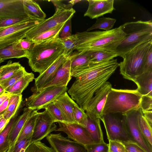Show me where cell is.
Returning a JSON list of instances; mask_svg holds the SVG:
<instances>
[{
  "label": "cell",
  "mask_w": 152,
  "mask_h": 152,
  "mask_svg": "<svg viewBox=\"0 0 152 152\" xmlns=\"http://www.w3.org/2000/svg\"><path fill=\"white\" fill-rule=\"evenodd\" d=\"M112 88L110 83L107 81L95 93L85 111L88 116L100 119L107 95Z\"/></svg>",
  "instance_id": "12"
},
{
  "label": "cell",
  "mask_w": 152,
  "mask_h": 152,
  "mask_svg": "<svg viewBox=\"0 0 152 152\" xmlns=\"http://www.w3.org/2000/svg\"><path fill=\"white\" fill-rule=\"evenodd\" d=\"M100 119L104 125L108 140L116 141L122 143L132 142L122 118H120L112 113H107L103 114Z\"/></svg>",
  "instance_id": "10"
},
{
  "label": "cell",
  "mask_w": 152,
  "mask_h": 152,
  "mask_svg": "<svg viewBox=\"0 0 152 152\" xmlns=\"http://www.w3.org/2000/svg\"><path fill=\"white\" fill-rule=\"evenodd\" d=\"M4 61L2 60L1 58H0V64H1L4 62Z\"/></svg>",
  "instance_id": "56"
},
{
  "label": "cell",
  "mask_w": 152,
  "mask_h": 152,
  "mask_svg": "<svg viewBox=\"0 0 152 152\" xmlns=\"http://www.w3.org/2000/svg\"><path fill=\"white\" fill-rule=\"evenodd\" d=\"M1 67H0V73L1 72Z\"/></svg>",
  "instance_id": "58"
},
{
  "label": "cell",
  "mask_w": 152,
  "mask_h": 152,
  "mask_svg": "<svg viewBox=\"0 0 152 152\" xmlns=\"http://www.w3.org/2000/svg\"><path fill=\"white\" fill-rule=\"evenodd\" d=\"M73 56V53H72L58 68L53 79L44 86L40 90L50 86L67 87L72 77L70 67Z\"/></svg>",
  "instance_id": "16"
},
{
  "label": "cell",
  "mask_w": 152,
  "mask_h": 152,
  "mask_svg": "<svg viewBox=\"0 0 152 152\" xmlns=\"http://www.w3.org/2000/svg\"><path fill=\"white\" fill-rule=\"evenodd\" d=\"M139 128L143 136L152 148V128L143 115L140 109L138 117Z\"/></svg>",
  "instance_id": "31"
},
{
  "label": "cell",
  "mask_w": 152,
  "mask_h": 152,
  "mask_svg": "<svg viewBox=\"0 0 152 152\" xmlns=\"http://www.w3.org/2000/svg\"><path fill=\"white\" fill-rule=\"evenodd\" d=\"M57 129V126L52 117L46 110L43 112H39L31 136V143L40 141L51 132L56 131Z\"/></svg>",
  "instance_id": "13"
},
{
  "label": "cell",
  "mask_w": 152,
  "mask_h": 152,
  "mask_svg": "<svg viewBox=\"0 0 152 152\" xmlns=\"http://www.w3.org/2000/svg\"><path fill=\"white\" fill-rule=\"evenodd\" d=\"M11 95L8 93L5 92L0 96V106L4 101L9 98Z\"/></svg>",
  "instance_id": "53"
},
{
  "label": "cell",
  "mask_w": 152,
  "mask_h": 152,
  "mask_svg": "<svg viewBox=\"0 0 152 152\" xmlns=\"http://www.w3.org/2000/svg\"><path fill=\"white\" fill-rule=\"evenodd\" d=\"M60 39L64 47L62 55L69 56L75 50L77 40L76 35L72 34L69 37Z\"/></svg>",
  "instance_id": "36"
},
{
  "label": "cell",
  "mask_w": 152,
  "mask_h": 152,
  "mask_svg": "<svg viewBox=\"0 0 152 152\" xmlns=\"http://www.w3.org/2000/svg\"><path fill=\"white\" fill-rule=\"evenodd\" d=\"M68 56L62 55L47 69L34 78V85L31 89L33 94L39 91L53 79L58 68Z\"/></svg>",
  "instance_id": "18"
},
{
  "label": "cell",
  "mask_w": 152,
  "mask_h": 152,
  "mask_svg": "<svg viewBox=\"0 0 152 152\" xmlns=\"http://www.w3.org/2000/svg\"><path fill=\"white\" fill-rule=\"evenodd\" d=\"M9 98L6 99L0 106V115H3L9 104Z\"/></svg>",
  "instance_id": "51"
},
{
  "label": "cell",
  "mask_w": 152,
  "mask_h": 152,
  "mask_svg": "<svg viewBox=\"0 0 152 152\" xmlns=\"http://www.w3.org/2000/svg\"><path fill=\"white\" fill-rule=\"evenodd\" d=\"M67 89V87L65 86L47 87L33 94L27 98L26 106L33 111L45 109L48 104L54 102L61 95L66 92Z\"/></svg>",
  "instance_id": "8"
},
{
  "label": "cell",
  "mask_w": 152,
  "mask_h": 152,
  "mask_svg": "<svg viewBox=\"0 0 152 152\" xmlns=\"http://www.w3.org/2000/svg\"><path fill=\"white\" fill-rule=\"evenodd\" d=\"M46 137L56 152H87L85 146L67 139L60 133L50 134Z\"/></svg>",
  "instance_id": "14"
},
{
  "label": "cell",
  "mask_w": 152,
  "mask_h": 152,
  "mask_svg": "<svg viewBox=\"0 0 152 152\" xmlns=\"http://www.w3.org/2000/svg\"><path fill=\"white\" fill-rule=\"evenodd\" d=\"M100 121V119L88 116L87 122L85 128L95 143L104 141Z\"/></svg>",
  "instance_id": "23"
},
{
  "label": "cell",
  "mask_w": 152,
  "mask_h": 152,
  "mask_svg": "<svg viewBox=\"0 0 152 152\" xmlns=\"http://www.w3.org/2000/svg\"><path fill=\"white\" fill-rule=\"evenodd\" d=\"M1 28H0V29Z\"/></svg>",
  "instance_id": "59"
},
{
  "label": "cell",
  "mask_w": 152,
  "mask_h": 152,
  "mask_svg": "<svg viewBox=\"0 0 152 152\" xmlns=\"http://www.w3.org/2000/svg\"><path fill=\"white\" fill-rule=\"evenodd\" d=\"M121 26L126 35L114 52L117 56L123 58L138 45L152 40L151 20L126 22Z\"/></svg>",
  "instance_id": "4"
},
{
  "label": "cell",
  "mask_w": 152,
  "mask_h": 152,
  "mask_svg": "<svg viewBox=\"0 0 152 152\" xmlns=\"http://www.w3.org/2000/svg\"><path fill=\"white\" fill-rule=\"evenodd\" d=\"M142 96L136 89L112 88L107 95L102 114L119 113L124 115L139 110Z\"/></svg>",
  "instance_id": "5"
},
{
  "label": "cell",
  "mask_w": 152,
  "mask_h": 152,
  "mask_svg": "<svg viewBox=\"0 0 152 152\" xmlns=\"http://www.w3.org/2000/svg\"><path fill=\"white\" fill-rule=\"evenodd\" d=\"M34 78V75L33 73L27 72L13 85L6 89L5 92L11 95H20Z\"/></svg>",
  "instance_id": "24"
},
{
  "label": "cell",
  "mask_w": 152,
  "mask_h": 152,
  "mask_svg": "<svg viewBox=\"0 0 152 152\" xmlns=\"http://www.w3.org/2000/svg\"><path fill=\"white\" fill-rule=\"evenodd\" d=\"M116 21V20L110 18L102 17L96 19L95 23L88 28L87 31L95 29H100L108 31L112 29Z\"/></svg>",
  "instance_id": "34"
},
{
  "label": "cell",
  "mask_w": 152,
  "mask_h": 152,
  "mask_svg": "<svg viewBox=\"0 0 152 152\" xmlns=\"http://www.w3.org/2000/svg\"><path fill=\"white\" fill-rule=\"evenodd\" d=\"M23 5L29 16L31 18L44 20L46 15L39 4L33 0H23Z\"/></svg>",
  "instance_id": "28"
},
{
  "label": "cell",
  "mask_w": 152,
  "mask_h": 152,
  "mask_svg": "<svg viewBox=\"0 0 152 152\" xmlns=\"http://www.w3.org/2000/svg\"><path fill=\"white\" fill-rule=\"evenodd\" d=\"M90 58L88 52L73 53L72 60L70 71L71 74L74 72L79 70L90 64Z\"/></svg>",
  "instance_id": "25"
},
{
  "label": "cell",
  "mask_w": 152,
  "mask_h": 152,
  "mask_svg": "<svg viewBox=\"0 0 152 152\" xmlns=\"http://www.w3.org/2000/svg\"><path fill=\"white\" fill-rule=\"evenodd\" d=\"M3 117V115H0V120Z\"/></svg>",
  "instance_id": "57"
},
{
  "label": "cell",
  "mask_w": 152,
  "mask_h": 152,
  "mask_svg": "<svg viewBox=\"0 0 152 152\" xmlns=\"http://www.w3.org/2000/svg\"><path fill=\"white\" fill-rule=\"evenodd\" d=\"M22 66L19 62L12 63L9 61L7 64L1 66V71L0 74V83L4 81L18 72Z\"/></svg>",
  "instance_id": "32"
},
{
  "label": "cell",
  "mask_w": 152,
  "mask_h": 152,
  "mask_svg": "<svg viewBox=\"0 0 152 152\" xmlns=\"http://www.w3.org/2000/svg\"><path fill=\"white\" fill-rule=\"evenodd\" d=\"M28 50L17 49L13 44L0 49V58L4 61L14 58H28Z\"/></svg>",
  "instance_id": "27"
},
{
  "label": "cell",
  "mask_w": 152,
  "mask_h": 152,
  "mask_svg": "<svg viewBox=\"0 0 152 152\" xmlns=\"http://www.w3.org/2000/svg\"><path fill=\"white\" fill-rule=\"evenodd\" d=\"M74 117L76 123L85 128L88 120V116L76 103L74 105Z\"/></svg>",
  "instance_id": "38"
},
{
  "label": "cell",
  "mask_w": 152,
  "mask_h": 152,
  "mask_svg": "<svg viewBox=\"0 0 152 152\" xmlns=\"http://www.w3.org/2000/svg\"><path fill=\"white\" fill-rule=\"evenodd\" d=\"M5 92V90L0 84V96Z\"/></svg>",
  "instance_id": "54"
},
{
  "label": "cell",
  "mask_w": 152,
  "mask_h": 152,
  "mask_svg": "<svg viewBox=\"0 0 152 152\" xmlns=\"http://www.w3.org/2000/svg\"><path fill=\"white\" fill-rule=\"evenodd\" d=\"M44 20L29 18L19 23L1 28L0 49L25 38L26 34L30 30L42 23Z\"/></svg>",
  "instance_id": "7"
},
{
  "label": "cell",
  "mask_w": 152,
  "mask_h": 152,
  "mask_svg": "<svg viewBox=\"0 0 152 152\" xmlns=\"http://www.w3.org/2000/svg\"><path fill=\"white\" fill-rule=\"evenodd\" d=\"M25 152H56L52 147H49L45 144L37 141L31 143Z\"/></svg>",
  "instance_id": "39"
},
{
  "label": "cell",
  "mask_w": 152,
  "mask_h": 152,
  "mask_svg": "<svg viewBox=\"0 0 152 152\" xmlns=\"http://www.w3.org/2000/svg\"><path fill=\"white\" fill-rule=\"evenodd\" d=\"M31 137L16 141L14 145L13 152H25L28 146L31 144Z\"/></svg>",
  "instance_id": "43"
},
{
  "label": "cell",
  "mask_w": 152,
  "mask_h": 152,
  "mask_svg": "<svg viewBox=\"0 0 152 152\" xmlns=\"http://www.w3.org/2000/svg\"><path fill=\"white\" fill-rule=\"evenodd\" d=\"M152 40L144 42L125 54L119 63L120 74L124 78L133 82L142 74L145 61Z\"/></svg>",
  "instance_id": "6"
},
{
  "label": "cell",
  "mask_w": 152,
  "mask_h": 152,
  "mask_svg": "<svg viewBox=\"0 0 152 152\" xmlns=\"http://www.w3.org/2000/svg\"><path fill=\"white\" fill-rule=\"evenodd\" d=\"M33 111L27 107L25 108L22 114L14 122L9 134L10 147L15 144L28 115Z\"/></svg>",
  "instance_id": "22"
},
{
  "label": "cell",
  "mask_w": 152,
  "mask_h": 152,
  "mask_svg": "<svg viewBox=\"0 0 152 152\" xmlns=\"http://www.w3.org/2000/svg\"><path fill=\"white\" fill-rule=\"evenodd\" d=\"M16 114L10 120L5 128L0 132V152H6L10 147L9 134L16 120Z\"/></svg>",
  "instance_id": "30"
},
{
  "label": "cell",
  "mask_w": 152,
  "mask_h": 152,
  "mask_svg": "<svg viewBox=\"0 0 152 152\" xmlns=\"http://www.w3.org/2000/svg\"><path fill=\"white\" fill-rule=\"evenodd\" d=\"M59 127L56 131H62L69 138L85 146L94 143L86 129L77 123L58 122Z\"/></svg>",
  "instance_id": "15"
},
{
  "label": "cell",
  "mask_w": 152,
  "mask_h": 152,
  "mask_svg": "<svg viewBox=\"0 0 152 152\" xmlns=\"http://www.w3.org/2000/svg\"><path fill=\"white\" fill-rule=\"evenodd\" d=\"M26 72L25 68L22 66L21 69L16 73L4 81L0 83V84L5 90L15 83Z\"/></svg>",
  "instance_id": "40"
},
{
  "label": "cell",
  "mask_w": 152,
  "mask_h": 152,
  "mask_svg": "<svg viewBox=\"0 0 152 152\" xmlns=\"http://www.w3.org/2000/svg\"><path fill=\"white\" fill-rule=\"evenodd\" d=\"M151 70H152V45L149 49L147 54L143 73Z\"/></svg>",
  "instance_id": "49"
},
{
  "label": "cell",
  "mask_w": 152,
  "mask_h": 152,
  "mask_svg": "<svg viewBox=\"0 0 152 152\" xmlns=\"http://www.w3.org/2000/svg\"><path fill=\"white\" fill-rule=\"evenodd\" d=\"M88 8L84 14L92 19H97L115 10L113 0H88Z\"/></svg>",
  "instance_id": "17"
},
{
  "label": "cell",
  "mask_w": 152,
  "mask_h": 152,
  "mask_svg": "<svg viewBox=\"0 0 152 152\" xmlns=\"http://www.w3.org/2000/svg\"><path fill=\"white\" fill-rule=\"evenodd\" d=\"M140 108L142 113L152 111V96H142L140 102Z\"/></svg>",
  "instance_id": "44"
},
{
  "label": "cell",
  "mask_w": 152,
  "mask_h": 152,
  "mask_svg": "<svg viewBox=\"0 0 152 152\" xmlns=\"http://www.w3.org/2000/svg\"><path fill=\"white\" fill-rule=\"evenodd\" d=\"M109 152H125L123 144L118 141L109 140Z\"/></svg>",
  "instance_id": "46"
},
{
  "label": "cell",
  "mask_w": 152,
  "mask_h": 152,
  "mask_svg": "<svg viewBox=\"0 0 152 152\" xmlns=\"http://www.w3.org/2000/svg\"><path fill=\"white\" fill-rule=\"evenodd\" d=\"M140 111V108L122 115V119L132 141L147 152H152V148L143 136L138 126V117Z\"/></svg>",
  "instance_id": "11"
},
{
  "label": "cell",
  "mask_w": 152,
  "mask_h": 152,
  "mask_svg": "<svg viewBox=\"0 0 152 152\" xmlns=\"http://www.w3.org/2000/svg\"><path fill=\"white\" fill-rule=\"evenodd\" d=\"M38 113V110H36L33 111L30 113L16 141L31 137Z\"/></svg>",
  "instance_id": "26"
},
{
  "label": "cell",
  "mask_w": 152,
  "mask_h": 152,
  "mask_svg": "<svg viewBox=\"0 0 152 152\" xmlns=\"http://www.w3.org/2000/svg\"><path fill=\"white\" fill-rule=\"evenodd\" d=\"M22 101V95H11L9 98L8 106L3 115L6 120H10L14 116Z\"/></svg>",
  "instance_id": "29"
},
{
  "label": "cell",
  "mask_w": 152,
  "mask_h": 152,
  "mask_svg": "<svg viewBox=\"0 0 152 152\" xmlns=\"http://www.w3.org/2000/svg\"><path fill=\"white\" fill-rule=\"evenodd\" d=\"M54 102L61 110L67 123H76L74 115V105L76 102L66 92L61 95Z\"/></svg>",
  "instance_id": "20"
},
{
  "label": "cell",
  "mask_w": 152,
  "mask_h": 152,
  "mask_svg": "<svg viewBox=\"0 0 152 152\" xmlns=\"http://www.w3.org/2000/svg\"><path fill=\"white\" fill-rule=\"evenodd\" d=\"M143 115L146 120L152 126V111L146 112L142 113Z\"/></svg>",
  "instance_id": "50"
},
{
  "label": "cell",
  "mask_w": 152,
  "mask_h": 152,
  "mask_svg": "<svg viewBox=\"0 0 152 152\" xmlns=\"http://www.w3.org/2000/svg\"><path fill=\"white\" fill-rule=\"evenodd\" d=\"M30 18L29 17H15L0 19V28L12 26L23 22Z\"/></svg>",
  "instance_id": "41"
},
{
  "label": "cell",
  "mask_w": 152,
  "mask_h": 152,
  "mask_svg": "<svg viewBox=\"0 0 152 152\" xmlns=\"http://www.w3.org/2000/svg\"><path fill=\"white\" fill-rule=\"evenodd\" d=\"M119 66L117 59L91 63L74 72L76 80L68 92L85 111L95 93L107 82Z\"/></svg>",
  "instance_id": "1"
},
{
  "label": "cell",
  "mask_w": 152,
  "mask_h": 152,
  "mask_svg": "<svg viewBox=\"0 0 152 152\" xmlns=\"http://www.w3.org/2000/svg\"><path fill=\"white\" fill-rule=\"evenodd\" d=\"M75 34L77 40L75 50L78 52H114L126 35L121 26L108 31H86Z\"/></svg>",
  "instance_id": "2"
},
{
  "label": "cell",
  "mask_w": 152,
  "mask_h": 152,
  "mask_svg": "<svg viewBox=\"0 0 152 152\" xmlns=\"http://www.w3.org/2000/svg\"><path fill=\"white\" fill-rule=\"evenodd\" d=\"M124 145L125 152H147L136 143L132 142H125Z\"/></svg>",
  "instance_id": "48"
},
{
  "label": "cell",
  "mask_w": 152,
  "mask_h": 152,
  "mask_svg": "<svg viewBox=\"0 0 152 152\" xmlns=\"http://www.w3.org/2000/svg\"><path fill=\"white\" fill-rule=\"evenodd\" d=\"M71 18H69L65 23L61 29L58 35L59 38H64L72 35Z\"/></svg>",
  "instance_id": "45"
},
{
  "label": "cell",
  "mask_w": 152,
  "mask_h": 152,
  "mask_svg": "<svg viewBox=\"0 0 152 152\" xmlns=\"http://www.w3.org/2000/svg\"><path fill=\"white\" fill-rule=\"evenodd\" d=\"M63 51L64 47L58 37L33 43L28 50L29 65L33 71L41 74L61 56Z\"/></svg>",
  "instance_id": "3"
},
{
  "label": "cell",
  "mask_w": 152,
  "mask_h": 152,
  "mask_svg": "<svg viewBox=\"0 0 152 152\" xmlns=\"http://www.w3.org/2000/svg\"><path fill=\"white\" fill-rule=\"evenodd\" d=\"M14 145L10 147L6 152H13Z\"/></svg>",
  "instance_id": "55"
},
{
  "label": "cell",
  "mask_w": 152,
  "mask_h": 152,
  "mask_svg": "<svg viewBox=\"0 0 152 152\" xmlns=\"http://www.w3.org/2000/svg\"><path fill=\"white\" fill-rule=\"evenodd\" d=\"M136 90L142 96H152V70L144 72L137 76L134 81Z\"/></svg>",
  "instance_id": "21"
},
{
  "label": "cell",
  "mask_w": 152,
  "mask_h": 152,
  "mask_svg": "<svg viewBox=\"0 0 152 152\" xmlns=\"http://www.w3.org/2000/svg\"><path fill=\"white\" fill-rule=\"evenodd\" d=\"M15 17H29L24 8L23 0H0V19Z\"/></svg>",
  "instance_id": "19"
},
{
  "label": "cell",
  "mask_w": 152,
  "mask_h": 152,
  "mask_svg": "<svg viewBox=\"0 0 152 152\" xmlns=\"http://www.w3.org/2000/svg\"><path fill=\"white\" fill-rule=\"evenodd\" d=\"M87 152H109V145L104 141L85 146Z\"/></svg>",
  "instance_id": "42"
},
{
  "label": "cell",
  "mask_w": 152,
  "mask_h": 152,
  "mask_svg": "<svg viewBox=\"0 0 152 152\" xmlns=\"http://www.w3.org/2000/svg\"><path fill=\"white\" fill-rule=\"evenodd\" d=\"M88 52L90 61L92 63L110 60L117 57L115 53L113 52L96 51Z\"/></svg>",
  "instance_id": "35"
},
{
  "label": "cell",
  "mask_w": 152,
  "mask_h": 152,
  "mask_svg": "<svg viewBox=\"0 0 152 152\" xmlns=\"http://www.w3.org/2000/svg\"><path fill=\"white\" fill-rule=\"evenodd\" d=\"M33 43L32 41L25 38L17 41L13 44L17 49L28 50Z\"/></svg>",
  "instance_id": "47"
},
{
  "label": "cell",
  "mask_w": 152,
  "mask_h": 152,
  "mask_svg": "<svg viewBox=\"0 0 152 152\" xmlns=\"http://www.w3.org/2000/svg\"><path fill=\"white\" fill-rule=\"evenodd\" d=\"M65 23H60L54 28L35 37L31 41L33 43H39L58 37L59 33Z\"/></svg>",
  "instance_id": "33"
},
{
  "label": "cell",
  "mask_w": 152,
  "mask_h": 152,
  "mask_svg": "<svg viewBox=\"0 0 152 152\" xmlns=\"http://www.w3.org/2000/svg\"><path fill=\"white\" fill-rule=\"evenodd\" d=\"M45 109L51 115L55 123H67L61 110L54 102L48 104Z\"/></svg>",
  "instance_id": "37"
},
{
  "label": "cell",
  "mask_w": 152,
  "mask_h": 152,
  "mask_svg": "<svg viewBox=\"0 0 152 152\" xmlns=\"http://www.w3.org/2000/svg\"><path fill=\"white\" fill-rule=\"evenodd\" d=\"M10 121L6 120L3 117L0 120V132L5 128Z\"/></svg>",
  "instance_id": "52"
},
{
  "label": "cell",
  "mask_w": 152,
  "mask_h": 152,
  "mask_svg": "<svg viewBox=\"0 0 152 152\" xmlns=\"http://www.w3.org/2000/svg\"><path fill=\"white\" fill-rule=\"evenodd\" d=\"M75 11L73 8L65 9L57 7L53 15L45 19L39 24L30 30L26 34L25 38L31 41L35 37L45 31L51 29L60 23L66 22L72 18Z\"/></svg>",
  "instance_id": "9"
}]
</instances>
